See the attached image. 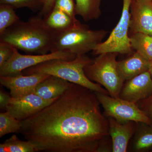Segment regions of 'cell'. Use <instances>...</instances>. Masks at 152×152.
Here are the masks:
<instances>
[{
    "label": "cell",
    "mask_w": 152,
    "mask_h": 152,
    "mask_svg": "<svg viewBox=\"0 0 152 152\" xmlns=\"http://www.w3.org/2000/svg\"><path fill=\"white\" fill-rule=\"evenodd\" d=\"M130 37L132 48L147 60H152V36L142 33L132 34Z\"/></svg>",
    "instance_id": "obj_19"
},
{
    "label": "cell",
    "mask_w": 152,
    "mask_h": 152,
    "mask_svg": "<svg viewBox=\"0 0 152 152\" xmlns=\"http://www.w3.org/2000/svg\"><path fill=\"white\" fill-rule=\"evenodd\" d=\"M40 1H42V2L43 3V0H40Z\"/></svg>",
    "instance_id": "obj_30"
},
{
    "label": "cell",
    "mask_w": 152,
    "mask_h": 152,
    "mask_svg": "<svg viewBox=\"0 0 152 152\" xmlns=\"http://www.w3.org/2000/svg\"><path fill=\"white\" fill-rule=\"evenodd\" d=\"M118 54L117 53H106L98 55L84 69L90 80L102 86L110 96L116 98H120L125 82L118 70Z\"/></svg>",
    "instance_id": "obj_5"
},
{
    "label": "cell",
    "mask_w": 152,
    "mask_h": 152,
    "mask_svg": "<svg viewBox=\"0 0 152 152\" xmlns=\"http://www.w3.org/2000/svg\"><path fill=\"white\" fill-rule=\"evenodd\" d=\"M132 1L123 0L122 10L119 20L107 39L93 50V54L97 56L106 53L129 54L133 51L129 36Z\"/></svg>",
    "instance_id": "obj_6"
},
{
    "label": "cell",
    "mask_w": 152,
    "mask_h": 152,
    "mask_svg": "<svg viewBox=\"0 0 152 152\" xmlns=\"http://www.w3.org/2000/svg\"><path fill=\"white\" fill-rule=\"evenodd\" d=\"M54 35L43 18L34 16L9 28L0 35V42L27 53L44 55L50 53Z\"/></svg>",
    "instance_id": "obj_2"
},
{
    "label": "cell",
    "mask_w": 152,
    "mask_h": 152,
    "mask_svg": "<svg viewBox=\"0 0 152 152\" xmlns=\"http://www.w3.org/2000/svg\"><path fill=\"white\" fill-rule=\"evenodd\" d=\"M76 15L86 22L96 20L102 15L101 4L103 0H75Z\"/></svg>",
    "instance_id": "obj_18"
},
{
    "label": "cell",
    "mask_w": 152,
    "mask_h": 152,
    "mask_svg": "<svg viewBox=\"0 0 152 152\" xmlns=\"http://www.w3.org/2000/svg\"><path fill=\"white\" fill-rule=\"evenodd\" d=\"M72 83L64 79L50 75L38 85L34 94L45 99H53L65 92Z\"/></svg>",
    "instance_id": "obj_15"
},
{
    "label": "cell",
    "mask_w": 152,
    "mask_h": 152,
    "mask_svg": "<svg viewBox=\"0 0 152 152\" xmlns=\"http://www.w3.org/2000/svg\"><path fill=\"white\" fill-rule=\"evenodd\" d=\"M129 32L152 36V0H132Z\"/></svg>",
    "instance_id": "obj_11"
},
{
    "label": "cell",
    "mask_w": 152,
    "mask_h": 152,
    "mask_svg": "<svg viewBox=\"0 0 152 152\" xmlns=\"http://www.w3.org/2000/svg\"><path fill=\"white\" fill-rule=\"evenodd\" d=\"M107 119L112 152L127 151L129 143L135 132L137 123L129 121L121 123L111 117H108Z\"/></svg>",
    "instance_id": "obj_13"
},
{
    "label": "cell",
    "mask_w": 152,
    "mask_h": 152,
    "mask_svg": "<svg viewBox=\"0 0 152 152\" xmlns=\"http://www.w3.org/2000/svg\"><path fill=\"white\" fill-rule=\"evenodd\" d=\"M11 97V96H9L7 93L1 90L0 91V108L1 109L6 110V107Z\"/></svg>",
    "instance_id": "obj_28"
},
{
    "label": "cell",
    "mask_w": 152,
    "mask_h": 152,
    "mask_svg": "<svg viewBox=\"0 0 152 152\" xmlns=\"http://www.w3.org/2000/svg\"><path fill=\"white\" fill-rule=\"evenodd\" d=\"M0 4L7 5L15 10L26 8L35 12L41 11L43 6L40 0H0Z\"/></svg>",
    "instance_id": "obj_23"
},
{
    "label": "cell",
    "mask_w": 152,
    "mask_h": 152,
    "mask_svg": "<svg viewBox=\"0 0 152 152\" xmlns=\"http://www.w3.org/2000/svg\"><path fill=\"white\" fill-rule=\"evenodd\" d=\"M21 127V121L17 119L8 112L0 113V137L11 133H20Z\"/></svg>",
    "instance_id": "obj_21"
},
{
    "label": "cell",
    "mask_w": 152,
    "mask_h": 152,
    "mask_svg": "<svg viewBox=\"0 0 152 152\" xmlns=\"http://www.w3.org/2000/svg\"><path fill=\"white\" fill-rule=\"evenodd\" d=\"M44 18L48 27L54 32L65 31L79 21L78 20H75L65 12L56 8Z\"/></svg>",
    "instance_id": "obj_17"
},
{
    "label": "cell",
    "mask_w": 152,
    "mask_h": 152,
    "mask_svg": "<svg viewBox=\"0 0 152 152\" xmlns=\"http://www.w3.org/2000/svg\"><path fill=\"white\" fill-rule=\"evenodd\" d=\"M95 92L107 118L111 117L121 123L133 121L152 126L151 120L137 104L120 98H114L110 95Z\"/></svg>",
    "instance_id": "obj_7"
},
{
    "label": "cell",
    "mask_w": 152,
    "mask_h": 152,
    "mask_svg": "<svg viewBox=\"0 0 152 152\" xmlns=\"http://www.w3.org/2000/svg\"><path fill=\"white\" fill-rule=\"evenodd\" d=\"M49 75L45 74L24 75L23 73L15 76H0V83L10 90L12 97H22L34 94L38 85Z\"/></svg>",
    "instance_id": "obj_10"
},
{
    "label": "cell",
    "mask_w": 152,
    "mask_h": 152,
    "mask_svg": "<svg viewBox=\"0 0 152 152\" xmlns=\"http://www.w3.org/2000/svg\"><path fill=\"white\" fill-rule=\"evenodd\" d=\"M56 0H43V6L40 11V16L43 18L46 17L50 13L54 7Z\"/></svg>",
    "instance_id": "obj_27"
},
{
    "label": "cell",
    "mask_w": 152,
    "mask_h": 152,
    "mask_svg": "<svg viewBox=\"0 0 152 152\" xmlns=\"http://www.w3.org/2000/svg\"><path fill=\"white\" fill-rule=\"evenodd\" d=\"M93 60L86 54L77 56L72 60H49L26 69L22 72L24 75L45 74L56 76L96 92L110 95L107 90L90 80L85 73V67Z\"/></svg>",
    "instance_id": "obj_3"
},
{
    "label": "cell",
    "mask_w": 152,
    "mask_h": 152,
    "mask_svg": "<svg viewBox=\"0 0 152 152\" xmlns=\"http://www.w3.org/2000/svg\"><path fill=\"white\" fill-rule=\"evenodd\" d=\"M96 93L72 83L52 103L21 121L20 133L38 151L112 152L109 121Z\"/></svg>",
    "instance_id": "obj_1"
},
{
    "label": "cell",
    "mask_w": 152,
    "mask_h": 152,
    "mask_svg": "<svg viewBox=\"0 0 152 152\" xmlns=\"http://www.w3.org/2000/svg\"><path fill=\"white\" fill-rule=\"evenodd\" d=\"M152 94V79L148 71L126 81L120 98L137 104Z\"/></svg>",
    "instance_id": "obj_12"
},
{
    "label": "cell",
    "mask_w": 152,
    "mask_h": 152,
    "mask_svg": "<svg viewBox=\"0 0 152 152\" xmlns=\"http://www.w3.org/2000/svg\"><path fill=\"white\" fill-rule=\"evenodd\" d=\"M15 10L10 6L0 4V35L20 20Z\"/></svg>",
    "instance_id": "obj_22"
},
{
    "label": "cell",
    "mask_w": 152,
    "mask_h": 152,
    "mask_svg": "<svg viewBox=\"0 0 152 152\" xmlns=\"http://www.w3.org/2000/svg\"><path fill=\"white\" fill-rule=\"evenodd\" d=\"M137 104L152 121V94L146 99L138 102Z\"/></svg>",
    "instance_id": "obj_26"
},
{
    "label": "cell",
    "mask_w": 152,
    "mask_h": 152,
    "mask_svg": "<svg viewBox=\"0 0 152 152\" xmlns=\"http://www.w3.org/2000/svg\"><path fill=\"white\" fill-rule=\"evenodd\" d=\"M150 61L137 52L129 58L118 61L119 72L124 81L149 69Z\"/></svg>",
    "instance_id": "obj_14"
},
{
    "label": "cell",
    "mask_w": 152,
    "mask_h": 152,
    "mask_svg": "<svg viewBox=\"0 0 152 152\" xmlns=\"http://www.w3.org/2000/svg\"><path fill=\"white\" fill-rule=\"evenodd\" d=\"M13 53V47L7 43L0 42V67L10 58Z\"/></svg>",
    "instance_id": "obj_25"
},
{
    "label": "cell",
    "mask_w": 152,
    "mask_h": 152,
    "mask_svg": "<svg viewBox=\"0 0 152 152\" xmlns=\"http://www.w3.org/2000/svg\"><path fill=\"white\" fill-rule=\"evenodd\" d=\"M54 8L59 9L75 20H77L76 18L75 4L74 0H56Z\"/></svg>",
    "instance_id": "obj_24"
},
{
    "label": "cell",
    "mask_w": 152,
    "mask_h": 152,
    "mask_svg": "<svg viewBox=\"0 0 152 152\" xmlns=\"http://www.w3.org/2000/svg\"><path fill=\"white\" fill-rule=\"evenodd\" d=\"M57 98L46 100L34 94L20 98L11 97L6 110L17 119L22 121L40 111Z\"/></svg>",
    "instance_id": "obj_9"
},
{
    "label": "cell",
    "mask_w": 152,
    "mask_h": 152,
    "mask_svg": "<svg viewBox=\"0 0 152 152\" xmlns=\"http://www.w3.org/2000/svg\"><path fill=\"white\" fill-rule=\"evenodd\" d=\"M77 56L64 53L51 52L44 55H23L14 47L12 56L0 67V76H12L23 74V71L39 64L53 59L73 60Z\"/></svg>",
    "instance_id": "obj_8"
},
{
    "label": "cell",
    "mask_w": 152,
    "mask_h": 152,
    "mask_svg": "<svg viewBox=\"0 0 152 152\" xmlns=\"http://www.w3.org/2000/svg\"><path fill=\"white\" fill-rule=\"evenodd\" d=\"M104 29L91 30L78 21L65 31L54 32L50 53L61 52L79 56L93 51L106 37Z\"/></svg>",
    "instance_id": "obj_4"
},
{
    "label": "cell",
    "mask_w": 152,
    "mask_h": 152,
    "mask_svg": "<svg viewBox=\"0 0 152 152\" xmlns=\"http://www.w3.org/2000/svg\"><path fill=\"white\" fill-rule=\"evenodd\" d=\"M148 72H149L152 79V60L150 61L149 69Z\"/></svg>",
    "instance_id": "obj_29"
},
{
    "label": "cell",
    "mask_w": 152,
    "mask_h": 152,
    "mask_svg": "<svg viewBox=\"0 0 152 152\" xmlns=\"http://www.w3.org/2000/svg\"><path fill=\"white\" fill-rule=\"evenodd\" d=\"M132 137L131 151L144 152L152 151V125L143 123H137L135 132Z\"/></svg>",
    "instance_id": "obj_16"
},
{
    "label": "cell",
    "mask_w": 152,
    "mask_h": 152,
    "mask_svg": "<svg viewBox=\"0 0 152 152\" xmlns=\"http://www.w3.org/2000/svg\"><path fill=\"white\" fill-rule=\"evenodd\" d=\"M1 152H37L36 146L30 141H22L16 135L0 144Z\"/></svg>",
    "instance_id": "obj_20"
}]
</instances>
